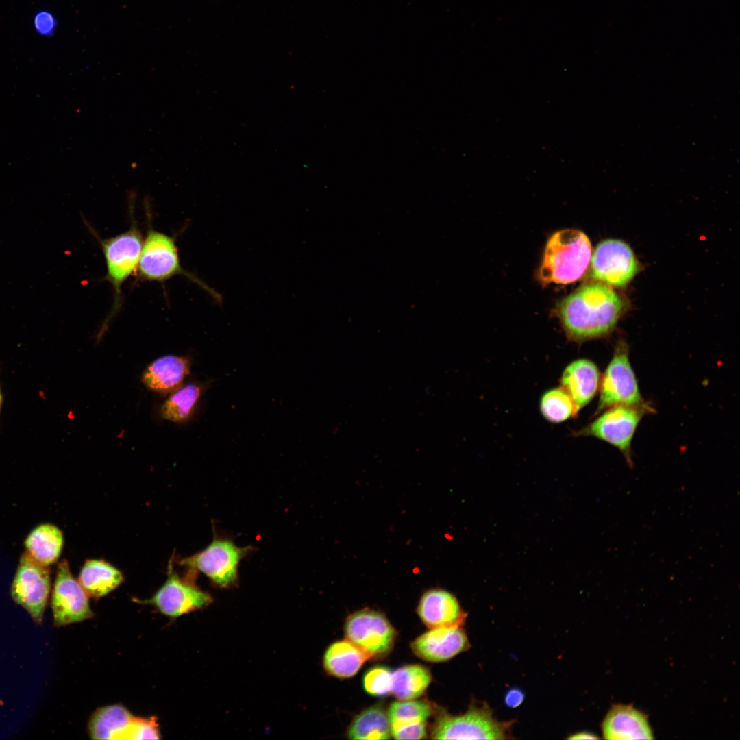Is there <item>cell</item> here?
<instances>
[{
	"label": "cell",
	"mask_w": 740,
	"mask_h": 740,
	"mask_svg": "<svg viewBox=\"0 0 740 740\" xmlns=\"http://www.w3.org/2000/svg\"><path fill=\"white\" fill-rule=\"evenodd\" d=\"M627 308L626 300L600 282L583 284L556 308L569 341L581 343L608 336Z\"/></svg>",
	"instance_id": "6da1fadb"
},
{
	"label": "cell",
	"mask_w": 740,
	"mask_h": 740,
	"mask_svg": "<svg viewBox=\"0 0 740 740\" xmlns=\"http://www.w3.org/2000/svg\"><path fill=\"white\" fill-rule=\"evenodd\" d=\"M591 245L587 236L578 230L556 232L548 239L538 280L544 285L567 284L581 278L591 258Z\"/></svg>",
	"instance_id": "7a4b0ae2"
},
{
	"label": "cell",
	"mask_w": 740,
	"mask_h": 740,
	"mask_svg": "<svg viewBox=\"0 0 740 740\" xmlns=\"http://www.w3.org/2000/svg\"><path fill=\"white\" fill-rule=\"evenodd\" d=\"M129 197L131 224L127 230L116 236L99 241L106 267V280L113 291V304L106 322L119 310L122 302V287L134 274H136L140 256L143 236L134 218V193Z\"/></svg>",
	"instance_id": "3957f363"
},
{
	"label": "cell",
	"mask_w": 740,
	"mask_h": 740,
	"mask_svg": "<svg viewBox=\"0 0 740 740\" xmlns=\"http://www.w3.org/2000/svg\"><path fill=\"white\" fill-rule=\"evenodd\" d=\"M136 275L141 281L158 282H164L178 275H184L210 296L216 293L201 279L182 267L175 237L151 225L143 238Z\"/></svg>",
	"instance_id": "277c9868"
},
{
	"label": "cell",
	"mask_w": 740,
	"mask_h": 740,
	"mask_svg": "<svg viewBox=\"0 0 740 740\" xmlns=\"http://www.w3.org/2000/svg\"><path fill=\"white\" fill-rule=\"evenodd\" d=\"M654 411L652 406L617 405L604 410L591 423L574 433L576 436H593L617 448L628 465L634 466L632 441L641 419Z\"/></svg>",
	"instance_id": "5b68a950"
},
{
	"label": "cell",
	"mask_w": 740,
	"mask_h": 740,
	"mask_svg": "<svg viewBox=\"0 0 740 740\" xmlns=\"http://www.w3.org/2000/svg\"><path fill=\"white\" fill-rule=\"evenodd\" d=\"M511 722H500L486 704H472L463 715L442 713L432 731L434 739H504L509 738Z\"/></svg>",
	"instance_id": "8992f818"
},
{
	"label": "cell",
	"mask_w": 740,
	"mask_h": 740,
	"mask_svg": "<svg viewBox=\"0 0 740 740\" xmlns=\"http://www.w3.org/2000/svg\"><path fill=\"white\" fill-rule=\"evenodd\" d=\"M600 398L595 415L617 405L651 406L641 396L629 360V347L619 340L600 385Z\"/></svg>",
	"instance_id": "52a82bcc"
},
{
	"label": "cell",
	"mask_w": 740,
	"mask_h": 740,
	"mask_svg": "<svg viewBox=\"0 0 740 740\" xmlns=\"http://www.w3.org/2000/svg\"><path fill=\"white\" fill-rule=\"evenodd\" d=\"M51 589L49 566L40 563L28 553L21 557L11 587V595L38 624L43 620Z\"/></svg>",
	"instance_id": "ba28073f"
},
{
	"label": "cell",
	"mask_w": 740,
	"mask_h": 740,
	"mask_svg": "<svg viewBox=\"0 0 740 740\" xmlns=\"http://www.w3.org/2000/svg\"><path fill=\"white\" fill-rule=\"evenodd\" d=\"M250 547H240L226 539H214L204 550L182 560V564L203 573L219 587L234 586L238 567Z\"/></svg>",
	"instance_id": "9c48e42d"
},
{
	"label": "cell",
	"mask_w": 740,
	"mask_h": 740,
	"mask_svg": "<svg viewBox=\"0 0 740 740\" xmlns=\"http://www.w3.org/2000/svg\"><path fill=\"white\" fill-rule=\"evenodd\" d=\"M639 269V264L632 249L620 240L602 241L591 257L592 277L607 285L625 286Z\"/></svg>",
	"instance_id": "30bf717a"
},
{
	"label": "cell",
	"mask_w": 740,
	"mask_h": 740,
	"mask_svg": "<svg viewBox=\"0 0 740 740\" xmlns=\"http://www.w3.org/2000/svg\"><path fill=\"white\" fill-rule=\"evenodd\" d=\"M88 597L71 574L68 562L62 560L57 569L51 595L54 624L63 626L92 617Z\"/></svg>",
	"instance_id": "8fae6325"
},
{
	"label": "cell",
	"mask_w": 740,
	"mask_h": 740,
	"mask_svg": "<svg viewBox=\"0 0 740 740\" xmlns=\"http://www.w3.org/2000/svg\"><path fill=\"white\" fill-rule=\"evenodd\" d=\"M142 602L153 606L162 614L175 618L208 606L212 598L192 581L180 578L169 565L164 584L152 597Z\"/></svg>",
	"instance_id": "7c38bea8"
},
{
	"label": "cell",
	"mask_w": 740,
	"mask_h": 740,
	"mask_svg": "<svg viewBox=\"0 0 740 740\" xmlns=\"http://www.w3.org/2000/svg\"><path fill=\"white\" fill-rule=\"evenodd\" d=\"M345 633L347 640L371 657L387 653L393 648L395 630L382 614L362 610L346 620Z\"/></svg>",
	"instance_id": "4fadbf2b"
},
{
	"label": "cell",
	"mask_w": 740,
	"mask_h": 740,
	"mask_svg": "<svg viewBox=\"0 0 740 740\" xmlns=\"http://www.w3.org/2000/svg\"><path fill=\"white\" fill-rule=\"evenodd\" d=\"M469 647L468 638L460 626L432 628L411 644L417 656L436 663L449 660Z\"/></svg>",
	"instance_id": "5bb4252c"
},
{
	"label": "cell",
	"mask_w": 740,
	"mask_h": 740,
	"mask_svg": "<svg viewBox=\"0 0 740 740\" xmlns=\"http://www.w3.org/2000/svg\"><path fill=\"white\" fill-rule=\"evenodd\" d=\"M602 730L605 739H652L647 715L631 705L615 704L605 716Z\"/></svg>",
	"instance_id": "9a60e30c"
},
{
	"label": "cell",
	"mask_w": 740,
	"mask_h": 740,
	"mask_svg": "<svg viewBox=\"0 0 740 740\" xmlns=\"http://www.w3.org/2000/svg\"><path fill=\"white\" fill-rule=\"evenodd\" d=\"M601 375L591 360L580 358L569 363L563 371L560 386L570 396L578 410L587 406L600 388Z\"/></svg>",
	"instance_id": "2e32d148"
},
{
	"label": "cell",
	"mask_w": 740,
	"mask_h": 740,
	"mask_svg": "<svg viewBox=\"0 0 740 740\" xmlns=\"http://www.w3.org/2000/svg\"><path fill=\"white\" fill-rule=\"evenodd\" d=\"M417 613L422 621L431 628L460 626L466 618V613L457 599L449 592L440 589H432L423 593Z\"/></svg>",
	"instance_id": "e0dca14e"
},
{
	"label": "cell",
	"mask_w": 740,
	"mask_h": 740,
	"mask_svg": "<svg viewBox=\"0 0 740 740\" xmlns=\"http://www.w3.org/2000/svg\"><path fill=\"white\" fill-rule=\"evenodd\" d=\"M190 371V360L187 357L167 355L150 363L144 370L141 380L151 391L172 393L182 386Z\"/></svg>",
	"instance_id": "ac0fdd59"
},
{
	"label": "cell",
	"mask_w": 740,
	"mask_h": 740,
	"mask_svg": "<svg viewBox=\"0 0 740 740\" xmlns=\"http://www.w3.org/2000/svg\"><path fill=\"white\" fill-rule=\"evenodd\" d=\"M135 717L121 704L97 708L88 722L89 735L94 739H129Z\"/></svg>",
	"instance_id": "d6986e66"
},
{
	"label": "cell",
	"mask_w": 740,
	"mask_h": 740,
	"mask_svg": "<svg viewBox=\"0 0 740 740\" xmlns=\"http://www.w3.org/2000/svg\"><path fill=\"white\" fill-rule=\"evenodd\" d=\"M371 656L349 640L331 644L323 656V667L330 675L349 678L355 675Z\"/></svg>",
	"instance_id": "ffe728a7"
},
{
	"label": "cell",
	"mask_w": 740,
	"mask_h": 740,
	"mask_svg": "<svg viewBox=\"0 0 740 740\" xmlns=\"http://www.w3.org/2000/svg\"><path fill=\"white\" fill-rule=\"evenodd\" d=\"M79 582L89 597L106 595L123 581L122 573L102 560H87L79 575Z\"/></svg>",
	"instance_id": "44dd1931"
},
{
	"label": "cell",
	"mask_w": 740,
	"mask_h": 740,
	"mask_svg": "<svg viewBox=\"0 0 740 740\" xmlns=\"http://www.w3.org/2000/svg\"><path fill=\"white\" fill-rule=\"evenodd\" d=\"M63 541L62 532L57 526L45 523L36 527L29 534L25 546L26 552L34 559L49 566L59 558Z\"/></svg>",
	"instance_id": "7402d4cb"
},
{
	"label": "cell",
	"mask_w": 740,
	"mask_h": 740,
	"mask_svg": "<svg viewBox=\"0 0 740 740\" xmlns=\"http://www.w3.org/2000/svg\"><path fill=\"white\" fill-rule=\"evenodd\" d=\"M205 388L202 384H190L172 392L160 408L161 417L175 423H183L192 416Z\"/></svg>",
	"instance_id": "603a6c76"
},
{
	"label": "cell",
	"mask_w": 740,
	"mask_h": 740,
	"mask_svg": "<svg viewBox=\"0 0 740 740\" xmlns=\"http://www.w3.org/2000/svg\"><path fill=\"white\" fill-rule=\"evenodd\" d=\"M430 681L431 674L425 667L406 665L392 673L391 692L399 700H412L423 693Z\"/></svg>",
	"instance_id": "cb8c5ba5"
},
{
	"label": "cell",
	"mask_w": 740,
	"mask_h": 740,
	"mask_svg": "<svg viewBox=\"0 0 740 740\" xmlns=\"http://www.w3.org/2000/svg\"><path fill=\"white\" fill-rule=\"evenodd\" d=\"M391 735L388 715L379 706L370 707L360 713L347 732L352 739H388Z\"/></svg>",
	"instance_id": "d4e9b609"
},
{
	"label": "cell",
	"mask_w": 740,
	"mask_h": 740,
	"mask_svg": "<svg viewBox=\"0 0 740 740\" xmlns=\"http://www.w3.org/2000/svg\"><path fill=\"white\" fill-rule=\"evenodd\" d=\"M539 407L543 417L554 423L574 417L579 412L570 396L560 386L545 392L541 397Z\"/></svg>",
	"instance_id": "484cf974"
},
{
	"label": "cell",
	"mask_w": 740,
	"mask_h": 740,
	"mask_svg": "<svg viewBox=\"0 0 740 740\" xmlns=\"http://www.w3.org/2000/svg\"><path fill=\"white\" fill-rule=\"evenodd\" d=\"M431 706L424 701L408 700L391 704L388 711L391 731L426 722Z\"/></svg>",
	"instance_id": "4316f807"
},
{
	"label": "cell",
	"mask_w": 740,
	"mask_h": 740,
	"mask_svg": "<svg viewBox=\"0 0 740 740\" xmlns=\"http://www.w3.org/2000/svg\"><path fill=\"white\" fill-rule=\"evenodd\" d=\"M365 691L373 695L382 696L391 691L392 672L384 667H375L368 671L363 680Z\"/></svg>",
	"instance_id": "83f0119b"
},
{
	"label": "cell",
	"mask_w": 740,
	"mask_h": 740,
	"mask_svg": "<svg viewBox=\"0 0 740 740\" xmlns=\"http://www.w3.org/2000/svg\"><path fill=\"white\" fill-rule=\"evenodd\" d=\"M160 738L159 725L156 717H135L130 739H158Z\"/></svg>",
	"instance_id": "f1b7e54d"
},
{
	"label": "cell",
	"mask_w": 740,
	"mask_h": 740,
	"mask_svg": "<svg viewBox=\"0 0 740 740\" xmlns=\"http://www.w3.org/2000/svg\"><path fill=\"white\" fill-rule=\"evenodd\" d=\"M57 20L49 11H38L34 18V27L41 36H51L56 32Z\"/></svg>",
	"instance_id": "f546056e"
},
{
	"label": "cell",
	"mask_w": 740,
	"mask_h": 740,
	"mask_svg": "<svg viewBox=\"0 0 740 740\" xmlns=\"http://www.w3.org/2000/svg\"><path fill=\"white\" fill-rule=\"evenodd\" d=\"M395 739H421L426 736V722L391 731Z\"/></svg>",
	"instance_id": "4dcf8cb0"
},
{
	"label": "cell",
	"mask_w": 740,
	"mask_h": 740,
	"mask_svg": "<svg viewBox=\"0 0 740 740\" xmlns=\"http://www.w3.org/2000/svg\"><path fill=\"white\" fill-rule=\"evenodd\" d=\"M523 691L518 688L509 689L504 697L506 705L509 708H517L520 706L524 700Z\"/></svg>",
	"instance_id": "1f68e13d"
},
{
	"label": "cell",
	"mask_w": 740,
	"mask_h": 740,
	"mask_svg": "<svg viewBox=\"0 0 740 740\" xmlns=\"http://www.w3.org/2000/svg\"><path fill=\"white\" fill-rule=\"evenodd\" d=\"M569 739H599L595 734L589 732H580L569 737Z\"/></svg>",
	"instance_id": "d6a6232c"
},
{
	"label": "cell",
	"mask_w": 740,
	"mask_h": 740,
	"mask_svg": "<svg viewBox=\"0 0 740 740\" xmlns=\"http://www.w3.org/2000/svg\"><path fill=\"white\" fill-rule=\"evenodd\" d=\"M2 403H3V396H2V393H1V388H0V413H1V410Z\"/></svg>",
	"instance_id": "836d02e7"
}]
</instances>
